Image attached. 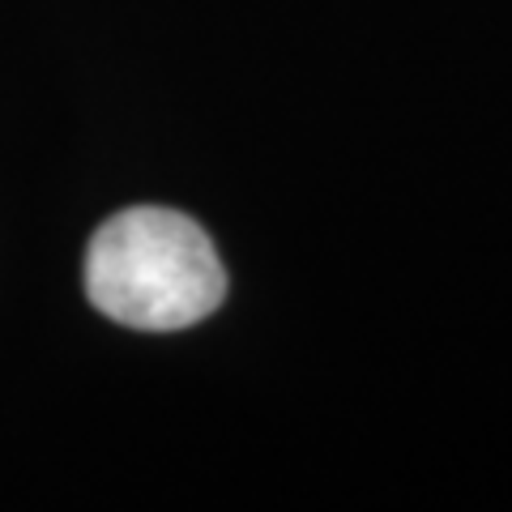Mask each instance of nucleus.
<instances>
[{
  "label": "nucleus",
  "mask_w": 512,
  "mask_h": 512,
  "mask_svg": "<svg viewBox=\"0 0 512 512\" xmlns=\"http://www.w3.org/2000/svg\"><path fill=\"white\" fill-rule=\"evenodd\" d=\"M86 295L124 329L175 333L222 308L227 269L214 239L188 214L133 205L94 231L86 248Z\"/></svg>",
  "instance_id": "obj_1"
}]
</instances>
